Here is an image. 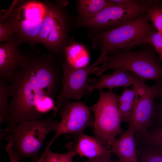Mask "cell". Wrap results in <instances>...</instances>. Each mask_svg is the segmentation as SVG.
Wrapping results in <instances>:
<instances>
[{
    "label": "cell",
    "instance_id": "6da1fadb",
    "mask_svg": "<svg viewBox=\"0 0 162 162\" xmlns=\"http://www.w3.org/2000/svg\"><path fill=\"white\" fill-rule=\"evenodd\" d=\"M51 53L23 54L20 66L8 86L11 98L5 122L13 130L22 121L43 119L55 108L54 99L62 85L61 61Z\"/></svg>",
    "mask_w": 162,
    "mask_h": 162
},
{
    "label": "cell",
    "instance_id": "7a4b0ae2",
    "mask_svg": "<svg viewBox=\"0 0 162 162\" xmlns=\"http://www.w3.org/2000/svg\"><path fill=\"white\" fill-rule=\"evenodd\" d=\"M58 123L50 116L40 120H23L12 130L2 132L0 139L4 137L11 142L13 152L19 160L29 158L32 161H36L46 137L50 132L55 131Z\"/></svg>",
    "mask_w": 162,
    "mask_h": 162
},
{
    "label": "cell",
    "instance_id": "3957f363",
    "mask_svg": "<svg viewBox=\"0 0 162 162\" xmlns=\"http://www.w3.org/2000/svg\"><path fill=\"white\" fill-rule=\"evenodd\" d=\"M43 2L35 0L14 1L0 20L13 31L15 40L31 46L37 40L44 14Z\"/></svg>",
    "mask_w": 162,
    "mask_h": 162
},
{
    "label": "cell",
    "instance_id": "277c9868",
    "mask_svg": "<svg viewBox=\"0 0 162 162\" xmlns=\"http://www.w3.org/2000/svg\"><path fill=\"white\" fill-rule=\"evenodd\" d=\"M107 56L105 63L100 68L95 67L91 74L100 75L110 69H126L145 82L153 80L162 81V67L152 53L146 50L130 52L114 51Z\"/></svg>",
    "mask_w": 162,
    "mask_h": 162
},
{
    "label": "cell",
    "instance_id": "5b68a950",
    "mask_svg": "<svg viewBox=\"0 0 162 162\" xmlns=\"http://www.w3.org/2000/svg\"><path fill=\"white\" fill-rule=\"evenodd\" d=\"M98 91V100L90 108L94 113V132L95 136L110 150L116 136L122 133L118 95L112 90Z\"/></svg>",
    "mask_w": 162,
    "mask_h": 162
},
{
    "label": "cell",
    "instance_id": "8992f818",
    "mask_svg": "<svg viewBox=\"0 0 162 162\" xmlns=\"http://www.w3.org/2000/svg\"><path fill=\"white\" fill-rule=\"evenodd\" d=\"M146 14L100 33L99 44L102 51H129L145 43L147 37L156 32L155 28L148 23Z\"/></svg>",
    "mask_w": 162,
    "mask_h": 162
},
{
    "label": "cell",
    "instance_id": "52a82bcc",
    "mask_svg": "<svg viewBox=\"0 0 162 162\" xmlns=\"http://www.w3.org/2000/svg\"><path fill=\"white\" fill-rule=\"evenodd\" d=\"M44 14L39 32L37 43L42 44L58 56L63 54L67 42L68 22L67 15L60 2H43Z\"/></svg>",
    "mask_w": 162,
    "mask_h": 162
},
{
    "label": "cell",
    "instance_id": "ba28073f",
    "mask_svg": "<svg viewBox=\"0 0 162 162\" xmlns=\"http://www.w3.org/2000/svg\"><path fill=\"white\" fill-rule=\"evenodd\" d=\"M156 4L154 0H128L124 4L114 3L94 16L82 20L83 23L90 27L111 29L147 13Z\"/></svg>",
    "mask_w": 162,
    "mask_h": 162
},
{
    "label": "cell",
    "instance_id": "9c48e42d",
    "mask_svg": "<svg viewBox=\"0 0 162 162\" xmlns=\"http://www.w3.org/2000/svg\"><path fill=\"white\" fill-rule=\"evenodd\" d=\"M107 51L103 50L98 58L92 64L80 68L72 66L65 58L61 61L63 70L62 85L60 94L56 100L53 113L56 116L64 101L74 99L80 100L85 95L89 94L88 77L98 65L106 61Z\"/></svg>",
    "mask_w": 162,
    "mask_h": 162
},
{
    "label": "cell",
    "instance_id": "30bf717a",
    "mask_svg": "<svg viewBox=\"0 0 162 162\" xmlns=\"http://www.w3.org/2000/svg\"><path fill=\"white\" fill-rule=\"evenodd\" d=\"M68 100H65L58 109L60 110L61 120L54 136L44 152L50 149L53 142L61 135L68 133L78 135L86 128L93 125L90 109L82 102H71Z\"/></svg>",
    "mask_w": 162,
    "mask_h": 162
},
{
    "label": "cell",
    "instance_id": "8fae6325",
    "mask_svg": "<svg viewBox=\"0 0 162 162\" xmlns=\"http://www.w3.org/2000/svg\"><path fill=\"white\" fill-rule=\"evenodd\" d=\"M162 85V81L152 86L147 85L136 91L129 124L134 128L135 134H144L152 125L155 112L154 98Z\"/></svg>",
    "mask_w": 162,
    "mask_h": 162
},
{
    "label": "cell",
    "instance_id": "7c38bea8",
    "mask_svg": "<svg viewBox=\"0 0 162 162\" xmlns=\"http://www.w3.org/2000/svg\"><path fill=\"white\" fill-rule=\"evenodd\" d=\"M98 80L91 81L89 87V94L95 89L104 88L112 89L115 87H126L132 85L138 89L144 87L146 84L136 75L124 69L116 70L111 74H101Z\"/></svg>",
    "mask_w": 162,
    "mask_h": 162
},
{
    "label": "cell",
    "instance_id": "4fadbf2b",
    "mask_svg": "<svg viewBox=\"0 0 162 162\" xmlns=\"http://www.w3.org/2000/svg\"><path fill=\"white\" fill-rule=\"evenodd\" d=\"M20 44L15 40L0 44V79L9 83L21 61L23 54L19 49Z\"/></svg>",
    "mask_w": 162,
    "mask_h": 162
},
{
    "label": "cell",
    "instance_id": "5bb4252c",
    "mask_svg": "<svg viewBox=\"0 0 162 162\" xmlns=\"http://www.w3.org/2000/svg\"><path fill=\"white\" fill-rule=\"evenodd\" d=\"M135 131L130 125L120 136L116 138L110 150L121 162H139Z\"/></svg>",
    "mask_w": 162,
    "mask_h": 162
},
{
    "label": "cell",
    "instance_id": "9a60e30c",
    "mask_svg": "<svg viewBox=\"0 0 162 162\" xmlns=\"http://www.w3.org/2000/svg\"><path fill=\"white\" fill-rule=\"evenodd\" d=\"M78 135V142L76 147L77 154L88 160L110 159V150L107 148L95 136L83 134Z\"/></svg>",
    "mask_w": 162,
    "mask_h": 162
},
{
    "label": "cell",
    "instance_id": "2e32d148",
    "mask_svg": "<svg viewBox=\"0 0 162 162\" xmlns=\"http://www.w3.org/2000/svg\"><path fill=\"white\" fill-rule=\"evenodd\" d=\"M114 4L110 0H80L77 9L82 20L92 17L106 7Z\"/></svg>",
    "mask_w": 162,
    "mask_h": 162
},
{
    "label": "cell",
    "instance_id": "e0dca14e",
    "mask_svg": "<svg viewBox=\"0 0 162 162\" xmlns=\"http://www.w3.org/2000/svg\"><path fill=\"white\" fill-rule=\"evenodd\" d=\"M138 89H124L120 95H118V102L122 122L129 124L136 91Z\"/></svg>",
    "mask_w": 162,
    "mask_h": 162
},
{
    "label": "cell",
    "instance_id": "ac0fdd59",
    "mask_svg": "<svg viewBox=\"0 0 162 162\" xmlns=\"http://www.w3.org/2000/svg\"><path fill=\"white\" fill-rule=\"evenodd\" d=\"M63 55L65 59L75 68L87 66L89 60L88 55L78 45L65 46Z\"/></svg>",
    "mask_w": 162,
    "mask_h": 162
},
{
    "label": "cell",
    "instance_id": "d6986e66",
    "mask_svg": "<svg viewBox=\"0 0 162 162\" xmlns=\"http://www.w3.org/2000/svg\"><path fill=\"white\" fill-rule=\"evenodd\" d=\"M67 146L68 150L64 153L53 152L50 149L44 152L36 162H73V158L77 154L76 147L71 143Z\"/></svg>",
    "mask_w": 162,
    "mask_h": 162
},
{
    "label": "cell",
    "instance_id": "ffe728a7",
    "mask_svg": "<svg viewBox=\"0 0 162 162\" xmlns=\"http://www.w3.org/2000/svg\"><path fill=\"white\" fill-rule=\"evenodd\" d=\"M135 135L137 147L144 145L162 147V127L153 126L144 134Z\"/></svg>",
    "mask_w": 162,
    "mask_h": 162
},
{
    "label": "cell",
    "instance_id": "44dd1931",
    "mask_svg": "<svg viewBox=\"0 0 162 162\" xmlns=\"http://www.w3.org/2000/svg\"><path fill=\"white\" fill-rule=\"evenodd\" d=\"M137 154L141 162H162V147L141 145L137 147Z\"/></svg>",
    "mask_w": 162,
    "mask_h": 162
},
{
    "label": "cell",
    "instance_id": "7402d4cb",
    "mask_svg": "<svg viewBox=\"0 0 162 162\" xmlns=\"http://www.w3.org/2000/svg\"><path fill=\"white\" fill-rule=\"evenodd\" d=\"M7 82L0 79V124L5 122L9 109Z\"/></svg>",
    "mask_w": 162,
    "mask_h": 162
},
{
    "label": "cell",
    "instance_id": "603a6c76",
    "mask_svg": "<svg viewBox=\"0 0 162 162\" xmlns=\"http://www.w3.org/2000/svg\"><path fill=\"white\" fill-rule=\"evenodd\" d=\"M146 14L158 32L162 33V2L151 8Z\"/></svg>",
    "mask_w": 162,
    "mask_h": 162
},
{
    "label": "cell",
    "instance_id": "cb8c5ba5",
    "mask_svg": "<svg viewBox=\"0 0 162 162\" xmlns=\"http://www.w3.org/2000/svg\"><path fill=\"white\" fill-rule=\"evenodd\" d=\"M145 43L155 48L159 55V62L162 61V33L155 32L151 34L146 38Z\"/></svg>",
    "mask_w": 162,
    "mask_h": 162
},
{
    "label": "cell",
    "instance_id": "d4e9b609",
    "mask_svg": "<svg viewBox=\"0 0 162 162\" xmlns=\"http://www.w3.org/2000/svg\"><path fill=\"white\" fill-rule=\"evenodd\" d=\"M15 40L14 33L8 24L0 20V42L4 43Z\"/></svg>",
    "mask_w": 162,
    "mask_h": 162
},
{
    "label": "cell",
    "instance_id": "484cf974",
    "mask_svg": "<svg viewBox=\"0 0 162 162\" xmlns=\"http://www.w3.org/2000/svg\"><path fill=\"white\" fill-rule=\"evenodd\" d=\"M159 98H161L160 100L155 105V114L152 123V125L153 123L154 125L152 126H162V97Z\"/></svg>",
    "mask_w": 162,
    "mask_h": 162
},
{
    "label": "cell",
    "instance_id": "4316f807",
    "mask_svg": "<svg viewBox=\"0 0 162 162\" xmlns=\"http://www.w3.org/2000/svg\"><path fill=\"white\" fill-rule=\"evenodd\" d=\"M9 155L10 162H18L19 159L12 151V145L11 141L9 140L5 148Z\"/></svg>",
    "mask_w": 162,
    "mask_h": 162
},
{
    "label": "cell",
    "instance_id": "83f0119b",
    "mask_svg": "<svg viewBox=\"0 0 162 162\" xmlns=\"http://www.w3.org/2000/svg\"><path fill=\"white\" fill-rule=\"evenodd\" d=\"M76 162H121L118 160H112L110 159H104V160H88L84 161H77Z\"/></svg>",
    "mask_w": 162,
    "mask_h": 162
},
{
    "label": "cell",
    "instance_id": "f1b7e54d",
    "mask_svg": "<svg viewBox=\"0 0 162 162\" xmlns=\"http://www.w3.org/2000/svg\"><path fill=\"white\" fill-rule=\"evenodd\" d=\"M162 97V85L158 92L157 98Z\"/></svg>",
    "mask_w": 162,
    "mask_h": 162
},
{
    "label": "cell",
    "instance_id": "f546056e",
    "mask_svg": "<svg viewBox=\"0 0 162 162\" xmlns=\"http://www.w3.org/2000/svg\"><path fill=\"white\" fill-rule=\"evenodd\" d=\"M139 162H140V161H139Z\"/></svg>",
    "mask_w": 162,
    "mask_h": 162
}]
</instances>
